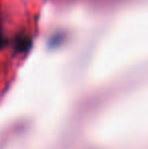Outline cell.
Listing matches in <instances>:
<instances>
[{
	"instance_id": "cell-1",
	"label": "cell",
	"mask_w": 148,
	"mask_h": 149,
	"mask_svg": "<svg viewBox=\"0 0 148 149\" xmlns=\"http://www.w3.org/2000/svg\"><path fill=\"white\" fill-rule=\"evenodd\" d=\"M31 40L26 37H19L15 41V50L18 52H24L30 49Z\"/></svg>"
},
{
	"instance_id": "cell-2",
	"label": "cell",
	"mask_w": 148,
	"mask_h": 149,
	"mask_svg": "<svg viewBox=\"0 0 148 149\" xmlns=\"http://www.w3.org/2000/svg\"><path fill=\"white\" fill-rule=\"evenodd\" d=\"M5 45V40L3 37V33H2V29H1V24H0V50L4 47Z\"/></svg>"
}]
</instances>
